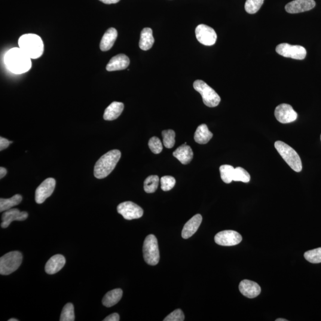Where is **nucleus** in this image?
<instances>
[{"mask_svg": "<svg viewBox=\"0 0 321 321\" xmlns=\"http://www.w3.org/2000/svg\"><path fill=\"white\" fill-rule=\"evenodd\" d=\"M4 62L7 69L17 75L28 72L32 67L31 59L20 48L10 49L5 54Z\"/></svg>", "mask_w": 321, "mask_h": 321, "instance_id": "obj_1", "label": "nucleus"}, {"mask_svg": "<svg viewBox=\"0 0 321 321\" xmlns=\"http://www.w3.org/2000/svg\"><path fill=\"white\" fill-rule=\"evenodd\" d=\"M121 155V152L117 149L112 150L103 155L95 165V177L102 179L108 176L115 169Z\"/></svg>", "mask_w": 321, "mask_h": 321, "instance_id": "obj_2", "label": "nucleus"}, {"mask_svg": "<svg viewBox=\"0 0 321 321\" xmlns=\"http://www.w3.org/2000/svg\"><path fill=\"white\" fill-rule=\"evenodd\" d=\"M19 48L31 59H36L44 53V43L37 35L25 34L20 36L18 41Z\"/></svg>", "mask_w": 321, "mask_h": 321, "instance_id": "obj_3", "label": "nucleus"}, {"mask_svg": "<svg viewBox=\"0 0 321 321\" xmlns=\"http://www.w3.org/2000/svg\"><path fill=\"white\" fill-rule=\"evenodd\" d=\"M275 148L279 153L281 157L293 170L296 172H301L302 170V161L301 158L295 149L282 141L276 142Z\"/></svg>", "mask_w": 321, "mask_h": 321, "instance_id": "obj_4", "label": "nucleus"}, {"mask_svg": "<svg viewBox=\"0 0 321 321\" xmlns=\"http://www.w3.org/2000/svg\"><path fill=\"white\" fill-rule=\"evenodd\" d=\"M23 257L20 252L6 253L0 258V274L8 276L16 271L22 262Z\"/></svg>", "mask_w": 321, "mask_h": 321, "instance_id": "obj_5", "label": "nucleus"}, {"mask_svg": "<svg viewBox=\"0 0 321 321\" xmlns=\"http://www.w3.org/2000/svg\"><path fill=\"white\" fill-rule=\"evenodd\" d=\"M143 258L148 264L154 266L160 261V251L158 240L154 235L150 234L145 238L143 246Z\"/></svg>", "mask_w": 321, "mask_h": 321, "instance_id": "obj_6", "label": "nucleus"}, {"mask_svg": "<svg viewBox=\"0 0 321 321\" xmlns=\"http://www.w3.org/2000/svg\"><path fill=\"white\" fill-rule=\"evenodd\" d=\"M194 88L201 95L205 105L209 107H215L219 105L221 102L220 97L206 82L201 80L196 81L194 83Z\"/></svg>", "mask_w": 321, "mask_h": 321, "instance_id": "obj_7", "label": "nucleus"}, {"mask_svg": "<svg viewBox=\"0 0 321 321\" xmlns=\"http://www.w3.org/2000/svg\"><path fill=\"white\" fill-rule=\"evenodd\" d=\"M276 52L280 56L295 60H304L307 56V50L301 45H292L283 43L277 45Z\"/></svg>", "mask_w": 321, "mask_h": 321, "instance_id": "obj_8", "label": "nucleus"}, {"mask_svg": "<svg viewBox=\"0 0 321 321\" xmlns=\"http://www.w3.org/2000/svg\"><path fill=\"white\" fill-rule=\"evenodd\" d=\"M196 37L201 44L212 46L215 44L217 35L215 30L206 24L198 25L195 30Z\"/></svg>", "mask_w": 321, "mask_h": 321, "instance_id": "obj_9", "label": "nucleus"}, {"mask_svg": "<svg viewBox=\"0 0 321 321\" xmlns=\"http://www.w3.org/2000/svg\"><path fill=\"white\" fill-rule=\"evenodd\" d=\"M117 212L121 214L124 219L127 220L141 218L143 214L142 208L130 201L124 202L119 204Z\"/></svg>", "mask_w": 321, "mask_h": 321, "instance_id": "obj_10", "label": "nucleus"}, {"mask_svg": "<svg viewBox=\"0 0 321 321\" xmlns=\"http://www.w3.org/2000/svg\"><path fill=\"white\" fill-rule=\"evenodd\" d=\"M214 240L219 245L232 246L239 244L242 240V237L237 231L224 230L217 233Z\"/></svg>", "mask_w": 321, "mask_h": 321, "instance_id": "obj_11", "label": "nucleus"}, {"mask_svg": "<svg viewBox=\"0 0 321 321\" xmlns=\"http://www.w3.org/2000/svg\"><path fill=\"white\" fill-rule=\"evenodd\" d=\"M56 184V180L53 178L45 180L35 191L36 203L38 204L44 203L45 200L53 194Z\"/></svg>", "mask_w": 321, "mask_h": 321, "instance_id": "obj_12", "label": "nucleus"}, {"mask_svg": "<svg viewBox=\"0 0 321 321\" xmlns=\"http://www.w3.org/2000/svg\"><path fill=\"white\" fill-rule=\"evenodd\" d=\"M275 116L277 120L281 123L286 124L295 121L298 118V114L293 107L287 104H282L275 109Z\"/></svg>", "mask_w": 321, "mask_h": 321, "instance_id": "obj_13", "label": "nucleus"}, {"mask_svg": "<svg viewBox=\"0 0 321 321\" xmlns=\"http://www.w3.org/2000/svg\"><path fill=\"white\" fill-rule=\"evenodd\" d=\"M314 0H294L286 5L287 13L291 14L302 13L312 10L316 7Z\"/></svg>", "mask_w": 321, "mask_h": 321, "instance_id": "obj_14", "label": "nucleus"}, {"mask_svg": "<svg viewBox=\"0 0 321 321\" xmlns=\"http://www.w3.org/2000/svg\"><path fill=\"white\" fill-rule=\"evenodd\" d=\"M28 217V214L25 212H21L18 209H10L2 214L1 227L7 228L14 221H24Z\"/></svg>", "mask_w": 321, "mask_h": 321, "instance_id": "obj_15", "label": "nucleus"}, {"mask_svg": "<svg viewBox=\"0 0 321 321\" xmlns=\"http://www.w3.org/2000/svg\"><path fill=\"white\" fill-rule=\"evenodd\" d=\"M239 290L241 294L250 299L257 297L261 292V287L258 283L248 280L241 281Z\"/></svg>", "mask_w": 321, "mask_h": 321, "instance_id": "obj_16", "label": "nucleus"}, {"mask_svg": "<svg viewBox=\"0 0 321 321\" xmlns=\"http://www.w3.org/2000/svg\"><path fill=\"white\" fill-rule=\"evenodd\" d=\"M129 64L130 60L126 55L118 54L110 60L109 63L107 64L106 69L108 72L124 70L127 68Z\"/></svg>", "mask_w": 321, "mask_h": 321, "instance_id": "obj_17", "label": "nucleus"}, {"mask_svg": "<svg viewBox=\"0 0 321 321\" xmlns=\"http://www.w3.org/2000/svg\"><path fill=\"white\" fill-rule=\"evenodd\" d=\"M202 221H203V216L200 214H197L193 216L184 225L182 232V237L187 239L192 237L198 230Z\"/></svg>", "mask_w": 321, "mask_h": 321, "instance_id": "obj_18", "label": "nucleus"}, {"mask_svg": "<svg viewBox=\"0 0 321 321\" xmlns=\"http://www.w3.org/2000/svg\"><path fill=\"white\" fill-rule=\"evenodd\" d=\"M66 259L62 255L52 256L45 265V270L48 274L53 275L58 273L64 267Z\"/></svg>", "mask_w": 321, "mask_h": 321, "instance_id": "obj_19", "label": "nucleus"}, {"mask_svg": "<svg viewBox=\"0 0 321 321\" xmlns=\"http://www.w3.org/2000/svg\"><path fill=\"white\" fill-rule=\"evenodd\" d=\"M173 156L182 164L186 165L191 163L194 158V152L191 146L184 144L179 146L173 152Z\"/></svg>", "mask_w": 321, "mask_h": 321, "instance_id": "obj_20", "label": "nucleus"}, {"mask_svg": "<svg viewBox=\"0 0 321 321\" xmlns=\"http://www.w3.org/2000/svg\"><path fill=\"white\" fill-rule=\"evenodd\" d=\"M118 33L114 27H111L107 30L100 43V49L103 51L110 50L114 45L117 38Z\"/></svg>", "mask_w": 321, "mask_h": 321, "instance_id": "obj_21", "label": "nucleus"}, {"mask_svg": "<svg viewBox=\"0 0 321 321\" xmlns=\"http://www.w3.org/2000/svg\"><path fill=\"white\" fill-rule=\"evenodd\" d=\"M124 105L122 103L113 102L105 110L104 119L111 121L117 119L123 112Z\"/></svg>", "mask_w": 321, "mask_h": 321, "instance_id": "obj_22", "label": "nucleus"}, {"mask_svg": "<svg viewBox=\"0 0 321 321\" xmlns=\"http://www.w3.org/2000/svg\"><path fill=\"white\" fill-rule=\"evenodd\" d=\"M213 134L209 130L206 124L200 125L195 131L194 139L200 144H206L212 139Z\"/></svg>", "mask_w": 321, "mask_h": 321, "instance_id": "obj_23", "label": "nucleus"}, {"mask_svg": "<svg viewBox=\"0 0 321 321\" xmlns=\"http://www.w3.org/2000/svg\"><path fill=\"white\" fill-rule=\"evenodd\" d=\"M153 37L152 30L149 27H145L140 33L139 47L143 51H148L151 49L154 43Z\"/></svg>", "mask_w": 321, "mask_h": 321, "instance_id": "obj_24", "label": "nucleus"}, {"mask_svg": "<svg viewBox=\"0 0 321 321\" xmlns=\"http://www.w3.org/2000/svg\"><path fill=\"white\" fill-rule=\"evenodd\" d=\"M123 296V291L120 289H116L107 293L103 299V304L107 308L113 307L120 301Z\"/></svg>", "mask_w": 321, "mask_h": 321, "instance_id": "obj_25", "label": "nucleus"}, {"mask_svg": "<svg viewBox=\"0 0 321 321\" xmlns=\"http://www.w3.org/2000/svg\"><path fill=\"white\" fill-rule=\"evenodd\" d=\"M21 201L22 197L20 195H15L10 199H0V212L2 213L10 210L11 208L18 206Z\"/></svg>", "mask_w": 321, "mask_h": 321, "instance_id": "obj_26", "label": "nucleus"}, {"mask_svg": "<svg viewBox=\"0 0 321 321\" xmlns=\"http://www.w3.org/2000/svg\"><path fill=\"white\" fill-rule=\"evenodd\" d=\"M234 169V168L230 165H222L220 167L219 171L223 182L228 184L233 181Z\"/></svg>", "mask_w": 321, "mask_h": 321, "instance_id": "obj_27", "label": "nucleus"}, {"mask_svg": "<svg viewBox=\"0 0 321 321\" xmlns=\"http://www.w3.org/2000/svg\"><path fill=\"white\" fill-rule=\"evenodd\" d=\"M160 179L158 176H150L144 182V190L148 194L154 193L158 188Z\"/></svg>", "mask_w": 321, "mask_h": 321, "instance_id": "obj_28", "label": "nucleus"}, {"mask_svg": "<svg viewBox=\"0 0 321 321\" xmlns=\"http://www.w3.org/2000/svg\"><path fill=\"white\" fill-rule=\"evenodd\" d=\"M75 320L74 307L72 304H67L64 306L62 314L60 316V321H74Z\"/></svg>", "mask_w": 321, "mask_h": 321, "instance_id": "obj_29", "label": "nucleus"}, {"mask_svg": "<svg viewBox=\"0 0 321 321\" xmlns=\"http://www.w3.org/2000/svg\"><path fill=\"white\" fill-rule=\"evenodd\" d=\"M250 180V176L248 172L243 168H235L234 171L233 181L248 183Z\"/></svg>", "mask_w": 321, "mask_h": 321, "instance_id": "obj_30", "label": "nucleus"}, {"mask_svg": "<svg viewBox=\"0 0 321 321\" xmlns=\"http://www.w3.org/2000/svg\"><path fill=\"white\" fill-rule=\"evenodd\" d=\"M163 136V143L165 147L167 148H172L175 144L176 134L173 130H167L162 132Z\"/></svg>", "mask_w": 321, "mask_h": 321, "instance_id": "obj_31", "label": "nucleus"}, {"mask_svg": "<svg viewBox=\"0 0 321 321\" xmlns=\"http://www.w3.org/2000/svg\"><path fill=\"white\" fill-rule=\"evenodd\" d=\"M304 257L308 262L313 263V264L321 263V247L309 250L305 253Z\"/></svg>", "mask_w": 321, "mask_h": 321, "instance_id": "obj_32", "label": "nucleus"}, {"mask_svg": "<svg viewBox=\"0 0 321 321\" xmlns=\"http://www.w3.org/2000/svg\"><path fill=\"white\" fill-rule=\"evenodd\" d=\"M264 0H246L245 10L249 14H255L261 8Z\"/></svg>", "mask_w": 321, "mask_h": 321, "instance_id": "obj_33", "label": "nucleus"}, {"mask_svg": "<svg viewBox=\"0 0 321 321\" xmlns=\"http://www.w3.org/2000/svg\"><path fill=\"white\" fill-rule=\"evenodd\" d=\"M176 179L173 177L166 176L161 177V187L164 191H169L175 186Z\"/></svg>", "mask_w": 321, "mask_h": 321, "instance_id": "obj_34", "label": "nucleus"}, {"mask_svg": "<svg viewBox=\"0 0 321 321\" xmlns=\"http://www.w3.org/2000/svg\"><path fill=\"white\" fill-rule=\"evenodd\" d=\"M148 146L151 151L155 154H160L163 151V145L157 137H152L149 140Z\"/></svg>", "mask_w": 321, "mask_h": 321, "instance_id": "obj_35", "label": "nucleus"}, {"mask_svg": "<svg viewBox=\"0 0 321 321\" xmlns=\"http://www.w3.org/2000/svg\"><path fill=\"white\" fill-rule=\"evenodd\" d=\"M185 320V315L180 309L171 313L165 318L164 321H183Z\"/></svg>", "mask_w": 321, "mask_h": 321, "instance_id": "obj_36", "label": "nucleus"}, {"mask_svg": "<svg viewBox=\"0 0 321 321\" xmlns=\"http://www.w3.org/2000/svg\"><path fill=\"white\" fill-rule=\"evenodd\" d=\"M11 143L12 142L9 141V140L4 138V137H0V151H1L2 150L7 148Z\"/></svg>", "mask_w": 321, "mask_h": 321, "instance_id": "obj_37", "label": "nucleus"}, {"mask_svg": "<svg viewBox=\"0 0 321 321\" xmlns=\"http://www.w3.org/2000/svg\"><path fill=\"white\" fill-rule=\"evenodd\" d=\"M120 321V316L117 313H114L109 315V316L106 318L104 321Z\"/></svg>", "mask_w": 321, "mask_h": 321, "instance_id": "obj_38", "label": "nucleus"}, {"mask_svg": "<svg viewBox=\"0 0 321 321\" xmlns=\"http://www.w3.org/2000/svg\"><path fill=\"white\" fill-rule=\"evenodd\" d=\"M100 1L107 4H115L120 1V0H100Z\"/></svg>", "mask_w": 321, "mask_h": 321, "instance_id": "obj_39", "label": "nucleus"}, {"mask_svg": "<svg viewBox=\"0 0 321 321\" xmlns=\"http://www.w3.org/2000/svg\"><path fill=\"white\" fill-rule=\"evenodd\" d=\"M7 173V170H6L5 168L1 167V168H0V179H2L3 177L6 175Z\"/></svg>", "mask_w": 321, "mask_h": 321, "instance_id": "obj_40", "label": "nucleus"}, {"mask_svg": "<svg viewBox=\"0 0 321 321\" xmlns=\"http://www.w3.org/2000/svg\"><path fill=\"white\" fill-rule=\"evenodd\" d=\"M276 321H287V320L285 319H278L276 320Z\"/></svg>", "mask_w": 321, "mask_h": 321, "instance_id": "obj_41", "label": "nucleus"}, {"mask_svg": "<svg viewBox=\"0 0 321 321\" xmlns=\"http://www.w3.org/2000/svg\"><path fill=\"white\" fill-rule=\"evenodd\" d=\"M19 320L15 319H11L10 320H9L8 321H18Z\"/></svg>", "mask_w": 321, "mask_h": 321, "instance_id": "obj_42", "label": "nucleus"}, {"mask_svg": "<svg viewBox=\"0 0 321 321\" xmlns=\"http://www.w3.org/2000/svg\"></svg>", "mask_w": 321, "mask_h": 321, "instance_id": "obj_43", "label": "nucleus"}]
</instances>
